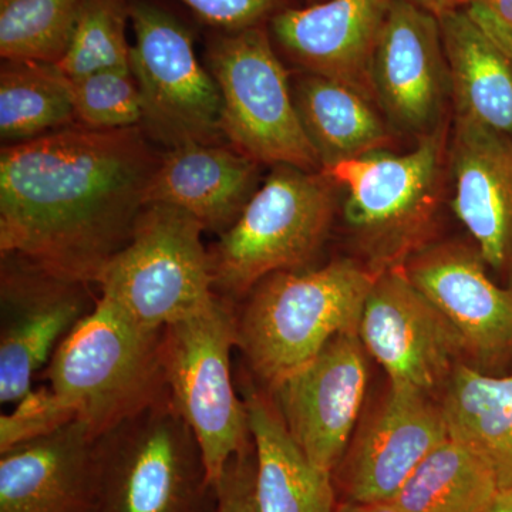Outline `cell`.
Segmentation results:
<instances>
[{
	"instance_id": "36",
	"label": "cell",
	"mask_w": 512,
	"mask_h": 512,
	"mask_svg": "<svg viewBox=\"0 0 512 512\" xmlns=\"http://www.w3.org/2000/svg\"><path fill=\"white\" fill-rule=\"evenodd\" d=\"M484 512H512V485L503 488Z\"/></svg>"
},
{
	"instance_id": "35",
	"label": "cell",
	"mask_w": 512,
	"mask_h": 512,
	"mask_svg": "<svg viewBox=\"0 0 512 512\" xmlns=\"http://www.w3.org/2000/svg\"><path fill=\"white\" fill-rule=\"evenodd\" d=\"M335 512H404L402 508L397 507L393 501H352L343 503L335 508Z\"/></svg>"
},
{
	"instance_id": "13",
	"label": "cell",
	"mask_w": 512,
	"mask_h": 512,
	"mask_svg": "<svg viewBox=\"0 0 512 512\" xmlns=\"http://www.w3.org/2000/svg\"><path fill=\"white\" fill-rule=\"evenodd\" d=\"M366 349L359 333H339L271 394L293 440L315 466L333 473L365 400Z\"/></svg>"
},
{
	"instance_id": "34",
	"label": "cell",
	"mask_w": 512,
	"mask_h": 512,
	"mask_svg": "<svg viewBox=\"0 0 512 512\" xmlns=\"http://www.w3.org/2000/svg\"><path fill=\"white\" fill-rule=\"evenodd\" d=\"M404 2L430 13L434 18L440 19L447 13L453 12V10L464 8L467 0H404Z\"/></svg>"
},
{
	"instance_id": "22",
	"label": "cell",
	"mask_w": 512,
	"mask_h": 512,
	"mask_svg": "<svg viewBox=\"0 0 512 512\" xmlns=\"http://www.w3.org/2000/svg\"><path fill=\"white\" fill-rule=\"evenodd\" d=\"M457 121L512 137V52L466 9L439 19Z\"/></svg>"
},
{
	"instance_id": "7",
	"label": "cell",
	"mask_w": 512,
	"mask_h": 512,
	"mask_svg": "<svg viewBox=\"0 0 512 512\" xmlns=\"http://www.w3.org/2000/svg\"><path fill=\"white\" fill-rule=\"evenodd\" d=\"M204 232L187 212L148 204L130 242L101 272L100 296L153 332L207 311L220 296Z\"/></svg>"
},
{
	"instance_id": "3",
	"label": "cell",
	"mask_w": 512,
	"mask_h": 512,
	"mask_svg": "<svg viewBox=\"0 0 512 512\" xmlns=\"http://www.w3.org/2000/svg\"><path fill=\"white\" fill-rule=\"evenodd\" d=\"M164 330L141 328L99 296L43 372L49 390L96 437L168 396Z\"/></svg>"
},
{
	"instance_id": "21",
	"label": "cell",
	"mask_w": 512,
	"mask_h": 512,
	"mask_svg": "<svg viewBox=\"0 0 512 512\" xmlns=\"http://www.w3.org/2000/svg\"><path fill=\"white\" fill-rule=\"evenodd\" d=\"M244 400L255 447L259 512H335L332 473L309 460L298 446L271 394L247 379Z\"/></svg>"
},
{
	"instance_id": "24",
	"label": "cell",
	"mask_w": 512,
	"mask_h": 512,
	"mask_svg": "<svg viewBox=\"0 0 512 512\" xmlns=\"http://www.w3.org/2000/svg\"><path fill=\"white\" fill-rule=\"evenodd\" d=\"M439 404L448 437L483 458L501 490L511 487L512 375H491L461 363Z\"/></svg>"
},
{
	"instance_id": "19",
	"label": "cell",
	"mask_w": 512,
	"mask_h": 512,
	"mask_svg": "<svg viewBox=\"0 0 512 512\" xmlns=\"http://www.w3.org/2000/svg\"><path fill=\"white\" fill-rule=\"evenodd\" d=\"M450 170L458 220L485 264L512 276V137L456 120Z\"/></svg>"
},
{
	"instance_id": "17",
	"label": "cell",
	"mask_w": 512,
	"mask_h": 512,
	"mask_svg": "<svg viewBox=\"0 0 512 512\" xmlns=\"http://www.w3.org/2000/svg\"><path fill=\"white\" fill-rule=\"evenodd\" d=\"M393 0H325L271 22L276 42L306 73L348 84L370 99V66Z\"/></svg>"
},
{
	"instance_id": "8",
	"label": "cell",
	"mask_w": 512,
	"mask_h": 512,
	"mask_svg": "<svg viewBox=\"0 0 512 512\" xmlns=\"http://www.w3.org/2000/svg\"><path fill=\"white\" fill-rule=\"evenodd\" d=\"M205 59L220 90L222 138L231 147L258 164L322 171L265 26L222 32Z\"/></svg>"
},
{
	"instance_id": "33",
	"label": "cell",
	"mask_w": 512,
	"mask_h": 512,
	"mask_svg": "<svg viewBox=\"0 0 512 512\" xmlns=\"http://www.w3.org/2000/svg\"><path fill=\"white\" fill-rule=\"evenodd\" d=\"M464 9L512 52V0H467Z\"/></svg>"
},
{
	"instance_id": "25",
	"label": "cell",
	"mask_w": 512,
	"mask_h": 512,
	"mask_svg": "<svg viewBox=\"0 0 512 512\" xmlns=\"http://www.w3.org/2000/svg\"><path fill=\"white\" fill-rule=\"evenodd\" d=\"M500 491L493 468L448 437L390 501L404 512H484Z\"/></svg>"
},
{
	"instance_id": "27",
	"label": "cell",
	"mask_w": 512,
	"mask_h": 512,
	"mask_svg": "<svg viewBox=\"0 0 512 512\" xmlns=\"http://www.w3.org/2000/svg\"><path fill=\"white\" fill-rule=\"evenodd\" d=\"M83 0H0V56L57 64L66 53Z\"/></svg>"
},
{
	"instance_id": "1",
	"label": "cell",
	"mask_w": 512,
	"mask_h": 512,
	"mask_svg": "<svg viewBox=\"0 0 512 512\" xmlns=\"http://www.w3.org/2000/svg\"><path fill=\"white\" fill-rule=\"evenodd\" d=\"M141 126L73 124L0 153V256L96 285L133 237L161 154Z\"/></svg>"
},
{
	"instance_id": "26",
	"label": "cell",
	"mask_w": 512,
	"mask_h": 512,
	"mask_svg": "<svg viewBox=\"0 0 512 512\" xmlns=\"http://www.w3.org/2000/svg\"><path fill=\"white\" fill-rule=\"evenodd\" d=\"M76 124L69 79L56 64L10 62L0 69V137L35 140Z\"/></svg>"
},
{
	"instance_id": "15",
	"label": "cell",
	"mask_w": 512,
	"mask_h": 512,
	"mask_svg": "<svg viewBox=\"0 0 512 512\" xmlns=\"http://www.w3.org/2000/svg\"><path fill=\"white\" fill-rule=\"evenodd\" d=\"M370 83L394 126L417 136L441 127L450 76L439 19L393 0L377 42Z\"/></svg>"
},
{
	"instance_id": "4",
	"label": "cell",
	"mask_w": 512,
	"mask_h": 512,
	"mask_svg": "<svg viewBox=\"0 0 512 512\" xmlns=\"http://www.w3.org/2000/svg\"><path fill=\"white\" fill-rule=\"evenodd\" d=\"M338 188L323 171L272 167L238 220L210 248L215 293L238 305L266 276L305 268L328 238Z\"/></svg>"
},
{
	"instance_id": "18",
	"label": "cell",
	"mask_w": 512,
	"mask_h": 512,
	"mask_svg": "<svg viewBox=\"0 0 512 512\" xmlns=\"http://www.w3.org/2000/svg\"><path fill=\"white\" fill-rule=\"evenodd\" d=\"M97 439L72 420L0 450V512H94Z\"/></svg>"
},
{
	"instance_id": "10",
	"label": "cell",
	"mask_w": 512,
	"mask_h": 512,
	"mask_svg": "<svg viewBox=\"0 0 512 512\" xmlns=\"http://www.w3.org/2000/svg\"><path fill=\"white\" fill-rule=\"evenodd\" d=\"M130 20V69L143 103L141 127L168 148L221 143L220 90L197 59L190 32L147 3L130 5Z\"/></svg>"
},
{
	"instance_id": "31",
	"label": "cell",
	"mask_w": 512,
	"mask_h": 512,
	"mask_svg": "<svg viewBox=\"0 0 512 512\" xmlns=\"http://www.w3.org/2000/svg\"><path fill=\"white\" fill-rule=\"evenodd\" d=\"M195 15L224 33L264 26L289 9L288 0H180Z\"/></svg>"
},
{
	"instance_id": "11",
	"label": "cell",
	"mask_w": 512,
	"mask_h": 512,
	"mask_svg": "<svg viewBox=\"0 0 512 512\" xmlns=\"http://www.w3.org/2000/svg\"><path fill=\"white\" fill-rule=\"evenodd\" d=\"M92 285L63 278L19 256L0 269V402L33 392V377L96 306Z\"/></svg>"
},
{
	"instance_id": "30",
	"label": "cell",
	"mask_w": 512,
	"mask_h": 512,
	"mask_svg": "<svg viewBox=\"0 0 512 512\" xmlns=\"http://www.w3.org/2000/svg\"><path fill=\"white\" fill-rule=\"evenodd\" d=\"M15 406L13 412L0 417V450L42 436L76 420L72 412L50 392L49 387L33 390Z\"/></svg>"
},
{
	"instance_id": "6",
	"label": "cell",
	"mask_w": 512,
	"mask_h": 512,
	"mask_svg": "<svg viewBox=\"0 0 512 512\" xmlns=\"http://www.w3.org/2000/svg\"><path fill=\"white\" fill-rule=\"evenodd\" d=\"M444 134L441 126L409 153L380 151L323 171L348 195L345 220L377 275L426 247L443 194Z\"/></svg>"
},
{
	"instance_id": "2",
	"label": "cell",
	"mask_w": 512,
	"mask_h": 512,
	"mask_svg": "<svg viewBox=\"0 0 512 512\" xmlns=\"http://www.w3.org/2000/svg\"><path fill=\"white\" fill-rule=\"evenodd\" d=\"M377 274L338 259L266 276L235 306L237 349L252 379L274 389L339 333H357Z\"/></svg>"
},
{
	"instance_id": "28",
	"label": "cell",
	"mask_w": 512,
	"mask_h": 512,
	"mask_svg": "<svg viewBox=\"0 0 512 512\" xmlns=\"http://www.w3.org/2000/svg\"><path fill=\"white\" fill-rule=\"evenodd\" d=\"M128 19L130 5L126 0H83L72 39L57 69L67 79L101 70L130 69Z\"/></svg>"
},
{
	"instance_id": "9",
	"label": "cell",
	"mask_w": 512,
	"mask_h": 512,
	"mask_svg": "<svg viewBox=\"0 0 512 512\" xmlns=\"http://www.w3.org/2000/svg\"><path fill=\"white\" fill-rule=\"evenodd\" d=\"M237 345L235 305L221 298L207 311L164 329L168 392L200 443L214 488L228 461L254 443L247 403L232 376L231 353Z\"/></svg>"
},
{
	"instance_id": "14",
	"label": "cell",
	"mask_w": 512,
	"mask_h": 512,
	"mask_svg": "<svg viewBox=\"0 0 512 512\" xmlns=\"http://www.w3.org/2000/svg\"><path fill=\"white\" fill-rule=\"evenodd\" d=\"M477 248L443 242L403 265L410 282L457 329L467 365L493 375L512 359V288L495 284Z\"/></svg>"
},
{
	"instance_id": "29",
	"label": "cell",
	"mask_w": 512,
	"mask_h": 512,
	"mask_svg": "<svg viewBox=\"0 0 512 512\" xmlns=\"http://www.w3.org/2000/svg\"><path fill=\"white\" fill-rule=\"evenodd\" d=\"M76 124L96 130L141 126L143 103L131 69L69 79Z\"/></svg>"
},
{
	"instance_id": "32",
	"label": "cell",
	"mask_w": 512,
	"mask_h": 512,
	"mask_svg": "<svg viewBox=\"0 0 512 512\" xmlns=\"http://www.w3.org/2000/svg\"><path fill=\"white\" fill-rule=\"evenodd\" d=\"M212 512H259L255 491L254 443L228 461L215 485Z\"/></svg>"
},
{
	"instance_id": "37",
	"label": "cell",
	"mask_w": 512,
	"mask_h": 512,
	"mask_svg": "<svg viewBox=\"0 0 512 512\" xmlns=\"http://www.w3.org/2000/svg\"><path fill=\"white\" fill-rule=\"evenodd\" d=\"M309 2H313V3H315V0H309Z\"/></svg>"
},
{
	"instance_id": "12",
	"label": "cell",
	"mask_w": 512,
	"mask_h": 512,
	"mask_svg": "<svg viewBox=\"0 0 512 512\" xmlns=\"http://www.w3.org/2000/svg\"><path fill=\"white\" fill-rule=\"evenodd\" d=\"M357 333L390 384L429 396L467 359L460 333L402 268L377 275Z\"/></svg>"
},
{
	"instance_id": "20",
	"label": "cell",
	"mask_w": 512,
	"mask_h": 512,
	"mask_svg": "<svg viewBox=\"0 0 512 512\" xmlns=\"http://www.w3.org/2000/svg\"><path fill=\"white\" fill-rule=\"evenodd\" d=\"M258 165L221 143L168 148L151 181L148 204L183 210L205 232L221 235L234 225L258 190Z\"/></svg>"
},
{
	"instance_id": "5",
	"label": "cell",
	"mask_w": 512,
	"mask_h": 512,
	"mask_svg": "<svg viewBox=\"0 0 512 512\" xmlns=\"http://www.w3.org/2000/svg\"><path fill=\"white\" fill-rule=\"evenodd\" d=\"M215 488L170 394L97 439L94 512H212Z\"/></svg>"
},
{
	"instance_id": "23",
	"label": "cell",
	"mask_w": 512,
	"mask_h": 512,
	"mask_svg": "<svg viewBox=\"0 0 512 512\" xmlns=\"http://www.w3.org/2000/svg\"><path fill=\"white\" fill-rule=\"evenodd\" d=\"M292 92L322 171L380 153L389 146V131L370 104V97L359 90L306 73L298 77Z\"/></svg>"
},
{
	"instance_id": "16",
	"label": "cell",
	"mask_w": 512,
	"mask_h": 512,
	"mask_svg": "<svg viewBox=\"0 0 512 512\" xmlns=\"http://www.w3.org/2000/svg\"><path fill=\"white\" fill-rule=\"evenodd\" d=\"M448 439L440 404L429 394L390 384L346 461L352 501H390L434 448Z\"/></svg>"
}]
</instances>
